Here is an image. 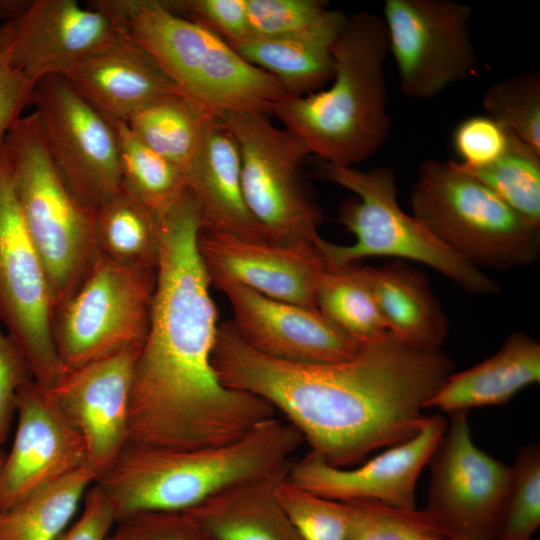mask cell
<instances>
[{"label":"cell","mask_w":540,"mask_h":540,"mask_svg":"<svg viewBox=\"0 0 540 540\" xmlns=\"http://www.w3.org/2000/svg\"><path fill=\"white\" fill-rule=\"evenodd\" d=\"M200 228L188 189L160 216L156 287L133 370L128 442L173 448L221 445L276 416L263 399L224 386L214 370L219 325L198 248Z\"/></svg>","instance_id":"cell-1"},{"label":"cell","mask_w":540,"mask_h":540,"mask_svg":"<svg viewBox=\"0 0 540 540\" xmlns=\"http://www.w3.org/2000/svg\"><path fill=\"white\" fill-rule=\"evenodd\" d=\"M212 364L224 386L269 403L310 452L338 468L416 435L427 402L454 370L441 349L415 348L390 332L344 361H282L246 345L232 322L218 326Z\"/></svg>","instance_id":"cell-2"},{"label":"cell","mask_w":540,"mask_h":540,"mask_svg":"<svg viewBox=\"0 0 540 540\" xmlns=\"http://www.w3.org/2000/svg\"><path fill=\"white\" fill-rule=\"evenodd\" d=\"M299 432L274 416L225 444L194 448L128 442L95 481L116 522L145 511H187L235 483L290 464Z\"/></svg>","instance_id":"cell-3"},{"label":"cell","mask_w":540,"mask_h":540,"mask_svg":"<svg viewBox=\"0 0 540 540\" xmlns=\"http://www.w3.org/2000/svg\"><path fill=\"white\" fill-rule=\"evenodd\" d=\"M388 53L382 17L369 12L347 16L332 47V84L306 95L285 94L272 114L325 163L352 166L370 158L391 129Z\"/></svg>","instance_id":"cell-4"},{"label":"cell","mask_w":540,"mask_h":540,"mask_svg":"<svg viewBox=\"0 0 540 540\" xmlns=\"http://www.w3.org/2000/svg\"><path fill=\"white\" fill-rule=\"evenodd\" d=\"M89 3L150 53L180 94L213 115H267L286 94L276 78L247 62L214 32L172 12L164 1Z\"/></svg>","instance_id":"cell-5"},{"label":"cell","mask_w":540,"mask_h":540,"mask_svg":"<svg viewBox=\"0 0 540 540\" xmlns=\"http://www.w3.org/2000/svg\"><path fill=\"white\" fill-rule=\"evenodd\" d=\"M2 155L56 308L77 291L101 257L95 212L80 203L61 178L36 111L7 132Z\"/></svg>","instance_id":"cell-6"},{"label":"cell","mask_w":540,"mask_h":540,"mask_svg":"<svg viewBox=\"0 0 540 540\" xmlns=\"http://www.w3.org/2000/svg\"><path fill=\"white\" fill-rule=\"evenodd\" d=\"M410 203L418 221L479 269L528 266L540 256V226L512 209L456 161H424Z\"/></svg>","instance_id":"cell-7"},{"label":"cell","mask_w":540,"mask_h":540,"mask_svg":"<svg viewBox=\"0 0 540 540\" xmlns=\"http://www.w3.org/2000/svg\"><path fill=\"white\" fill-rule=\"evenodd\" d=\"M323 177L356 197L345 201L339 220L355 236L351 245H338L319 236L315 245L327 265L345 266L367 257H394L425 264L471 294H493L498 285L441 243L397 202L393 170L388 166L361 171L325 163Z\"/></svg>","instance_id":"cell-8"},{"label":"cell","mask_w":540,"mask_h":540,"mask_svg":"<svg viewBox=\"0 0 540 540\" xmlns=\"http://www.w3.org/2000/svg\"><path fill=\"white\" fill-rule=\"evenodd\" d=\"M156 274L101 255L77 291L54 310L53 338L64 371L141 349Z\"/></svg>","instance_id":"cell-9"},{"label":"cell","mask_w":540,"mask_h":540,"mask_svg":"<svg viewBox=\"0 0 540 540\" xmlns=\"http://www.w3.org/2000/svg\"><path fill=\"white\" fill-rule=\"evenodd\" d=\"M221 119L239 148L245 202L269 240L314 244L322 217L300 177L310 154L304 142L263 114L226 113Z\"/></svg>","instance_id":"cell-10"},{"label":"cell","mask_w":540,"mask_h":540,"mask_svg":"<svg viewBox=\"0 0 540 540\" xmlns=\"http://www.w3.org/2000/svg\"><path fill=\"white\" fill-rule=\"evenodd\" d=\"M55 304L31 241L0 148V322L28 363L36 383L50 389L61 378L53 338Z\"/></svg>","instance_id":"cell-11"},{"label":"cell","mask_w":540,"mask_h":540,"mask_svg":"<svg viewBox=\"0 0 540 540\" xmlns=\"http://www.w3.org/2000/svg\"><path fill=\"white\" fill-rule=\"evenodd\" d=\"M32 105L61 178L95 212L122 190L115 120L58 76L35 84Z\"/></svg>","instance_id":"cell-12"},{"label":"cell","mask_w":540,"mask_h":540,"mask_svg":"<svg viewBox=\"0 0 540 540\" xmlns=\"http://www.w3.org/2000/svg\"><path fill=\"white\" fill-rule=\"evenodd\" d=\"M425 511L447 540H497L511 468L473 441L467 412L449 414L434 450Z\"/></svg>","instance_id":"cell-13"},{"label":"cell","mask_w":540,"mask_h":540,"mask_svg":"<svg viewBox=\"0 0 540 540\" xmlns=\"http://www.w3.org/2000/svg\"><path fill=\"white\" fill-rule=\"evenodd\" d=\"M472 15L468 4L451 0L384 2L388 48L404 95L431 99L474 72Z\"/></svg>","instance_id":"cell-14"},{"label":"cell","mask_w":540,"mask_h":540,"mask_svg":"<svg viewBox=\"0 0 540 540\" xmlns=\"http://www.w3.org/2000/svg\"><path fill=\"white\" fill-rule=\"evenodd\" d=\"M447 424L448 420L440 414L426 416L412 438L389 447L357 467L338 468L309 452L291 463L288 478L315 494L337 501H373L416 508L418 478Z\"/></svg>","instance_id":"cell-15"},{"label":"cell","mask_w":540,"mask_h":540,"mask_svg":"<svg viewBox=\"0 0 540 540\" xmlns=\"http://www.w3.org/2000/svg\"><path fill=\"white\" fill-rule=\"evenodd\" d=\"M17 425L0 469V511L86 465L82 438L34 379L17 396Z\"/></svg>","instance_id":"cell-16"},{"label":"cell","mask_w":540,"mask_h":540,"mask_svg":"<svg viewBox=\"0 0 540 540\" xmlns=\"http://www.w3.org/2000/svg\"><path fill=\"white\" fill-rule=\"evenodd\" d=\"M198 248L211 284L234 282L275 300L317 309L316 293L327 264L315 243L200 232Z\"/></svg>","instance_id":"cell-17"},{"label":"cell","mask_w":540,"mask_h":540,"mask_svg":"<svg viewBox=\"0 0 540 540\" xmlns=\"http://www.w3.org/2000/svg\"><path fill=\"white\" fill-rule=\"evenodd\" d=\"M139 351L119 353L66 370L47 389L82 438L86 465L97 479L128 443L129 399Z\"/></svg>","instance_id":"cell-18"},{"label":"cell","mask_w":540,"mask_h":540,"mask_svg":"<svg viewBox=\"0 0 540 540\" xmlns=\"http://www.w3.org/2000/svg\"><path fill=\"white\" fill-rule=\"evenodd\" d=\"M227 297L239 337L253 350L282 361L335 363L362 347L318 309L266 297L234 282L216 286Z\"/></svg>","instance_id":"cell-19"},{"label":"cell","mask_w":540,"mask_h":540,"mask_svg":"<svg viewBox=\"0 0 540 540\" xmlns=\"http://www.w3.org/2000/svg\"><path fill=\"white\" fill-rule=\"evenodd\" d=\"M11 26V62L33 84L66 78L117 33L105 13L75 0H31Z\"/></svg>","instance_id":"cell-20"},{"label":"cell","mask_w":540,"mask_h":540,"mask_svg":"<svg viewBox=\"0 0 540 540\" xmlns=\"http://www.w3.org/2000/svg\"><path fill=\"white\" fill-rule=\"evenodd\" d=\"M64 79L105 115L124 122L178 92L157 60L119 31Z\"/></svg>","instance_id":"cell-21"},{"label":"cell","mask_w":540,"mask_h":540,"mask_svg":"<svg viewBox=\"0 0 540 540\" xmlns=\"http://www.w3.org/2000/svg\"><path fill=\"white\" fill-rule=\"evenodd\" d=\"M185 182L198 209L200 232L269 240L245 202L239 148L221 116L206 121Z\"/></svg>","instance_id":"cell-22"},{"label":"cell","mask_w":540,"mask_h":540,"mask_svg":"<svg viewBox=\"0 0 540 540\" xmlns=\"http://www.w3.org/2000/svg\"><path fill=\"white\" fill-rule=\"evenodd\" d=\"M291 463L228 486L186 512L205 540H301L278 497Z\"/></svg>","instance_id":"cell-23"},{"label":"cell","mask_w":540,"mask_h":540,"mask_svg":"<svg viewBox=\"0 0 540 540\" xmlns=\"http://www.w3.org/2000/svg\"><path fill=\"white\" fill-rule=\"evenodd\" d=\"M346 17L341 11L327 9L300 31L247 38L230 46L247 62L276 78L286 94L306 95L332 79V47Z\"/></svg>","instance_id":"cell-24"},{"label":"cell","mask_w":540,"mask_h":540,"mask_svg":"<svg viewBox=\"0 0 540 540\" xmlns=\"http://www.w3.org/2000/svg\"><path fill=\"white\" fill-rule=\"evenodd\" d=\"M540 381V344L524 332L510 334L501 348L481 363L450 374L427 402L448 414L506 403Z\"/></svg>","instance_id":"cell-25"},{"label":"cell","mask_w":540,"mask_h":540,"mask_svg":"<svg viewBox=\"0 0 540 540\" xmlns=\"http://www.w3.org/2000/svg\"><path fill=\"white\" fill-rule=\"evenodd\" d=\"M357 269L393 336L415 348L440 349L448 322L422 272L398 260Z\"/></svg>","instance_id":"cell-26"},{"label":"cell","mask_w":540,"mask_h":540,"mask_svg":"<svg viewBox=\"0 0 540 540\" xmlns=\"http://www.w3.org/2000/svg\"><path fill=\"white\" fill-rule=\"evenodd\" d=\"M96 479L85 465L0 511V540H55L71 524Z\"/></svg>","instance_id":"cell-27"},{"label":"cell","mask_w":540,"mask_h":540,"mask_svg":"<svg viewBox=\"0 0 540 540\" xmlns=\"http://www.w3.org/2000/svg\"><path fill=\"white\" fill-rule=\"evenodd\" d=\"M160 216L121 190L95 211L101 255L127 267L157 269Z\"/></svg>","instance_id":"cell-28"},{"label":"cell","mask_w":540,"mask_h":540,"mask_svg":"<svg viewBox=\"0 0 540 540\" xmlns=\"http://www.w3.org/2000/svg\"><path fill=\"white\" fill-rule=\"evenodd\" d=\"M211 116L214 115L177 92L145 107L126 123L141 141L174 164L185 177Z\"/></svg>","instance_id":"cell-29"},{"label":"cell","mask_w":540,"mask_h":540,"mask_svg":"<svg viewBox=\"0 0 540 540\" xmlns=\"http://www.w3.org/2000/svg\"><path fill=\"white\" fill-rule=\"evenodd\" d=\"M317 309L360 344L389 333L377 302L356 264L327 265L316 293Z\"/></svg>","instance_id":"cell-30"},{"label":"cell","mask_w":540,"mask_h":540,"mask_svg":"<svg viewBox=\"0 0 540 540\" xmlns=\"http://www.w3.org/2000/svg\"><path fill=\"white\" fill-rule=\"evenodd\" d=\"M115 125L122 190L163 214L186 189L183 173L141 141L126 122L115 120Z\"/></svg>","instance_id":"cell-31"},{"label":"cell","mask_w":540,"mask_h":540,"mask_svg":"<svg viewBox=\"0 0 540 540\" xmlns=\"http://www.w3.org/2000/svg\"><path fill=\"white\" fill-rule=\"evenodd\" d=\"M505 152L490 164L469 167L457 162L516 212L540 226V152L508 132Z\"/></svg>","instance_id":"cell-32"},{"label":"cell","mask_w":540,"mask_h":540,"mask_svg":"<svg viewBox=\"0 0 540 540\" xmlns=\"http://www.w3.org/2000/svg\"><path fill=\"white\" fill-rule=\"evenodd\" d=\"M486 115L540 152V76L526 71L488 86L482 98Z\"/></svg>","instance_id":"cell-33"},{"label":"cell","mask_w":540,"mask_h":540,"mask_svg":"<svg viewBox=\"0 0 540 540\" xmlns=\"http://www.w3.org/2000/svg\"><path fill=\"white\" fill-rule=\"evenodd\" d=\"M511 468L497 540H531L540 525V448L522 447Z\"/></svg>","instance_id":"cell-34"},{"label":"cell","mask_w":540,"mask_h":540,"mask_svg":"<svg viewBox=\"0 0 540 540\" xmlns=\"http://www.w3.org/2000/svg\"><path fill=\"white\" fill-rule=\"evenodd\" d=\"M278 497L301 540H348L351 507L315 494L289 480L278 488Z\"/></svg>","instance_id":"cell-35"},{"label":"cell","mask_w":540,"mask_h":540,"mask_svg":"<svg viewBox=\"0 0 540 540\" xmlns=\"http://www.w3.org/2000/svg\"><path fill=\"white\" fill-rule=\"evenodd\" d=\"M348 503L351 507L348 540H447L425 509L373 501Z\"/></svg>","instance_id":"cell-36"},{"label":"cell","mask_w":540,"mask_h":540,"mask_svg":"<svg viewBox=\"0 0 540 540\" xmlns=\"http://www.w3.org/2000/svg\"><path fill=\"white\" fill-rule=\"evenodd\" d=\"M327 10L322 0H247L249 38H271L300 31Z\"/></svg>","instance_id":"cell-37"},{"label":"cell","mask_w":540,"mask_h":540,"mask_svg":"<svg viewBox=\"0 0 540 540\" xmlns=\"http://www.w3.org/2000/svg\"><path fill=\"white\" fill-rule=\"evenodd\" d=\"M174 13L217 34L229 45L249 38L247 0L164 1Z\"/></svg>","instance_id":"cell-38"},{"label":"cell","mask_w":540,"mask_h":540,"mask_svg":"<svg viewBox=\"0 0 540 540\" xmlns=\"http://www.w3.org/2000/svg\"><path fill=\"white\" fill-rule=\"evenodd\" d=\"M186 511H145L118 520L106 540H202Z\"/></svg>","instance_id":"cell-39"},{"label":"cell","mask_w":540,"mask_h":540,"mask_svg":"<svg viewBox=\"0 0 540 540\" xmlns=\"http://www.w3.org/2000/svg\"><path fill=\"white\" fill-rule=\"evenodd\" d=\"M508 131L487 115L465 118L453 132V146L461 164L480 167L492 163L506 150Z\"/></svg>","instance_id":"cell-40"},{"label":"cell","mask_w":540,"mask_h":540,"mask_svg":"<svg viewBox=\"0 0 540 540\" xmlns=\"http://www.w3.org/2000/svg\"><path fill=\"white\" fill-rule=\"evenodd\" d=\"M11 23L0 25V148L11 127L33 104L35 84L11 62Z\"/></svg>","instance_id":"cell-41"},{"label":"cell","mask_w":540,"mask_h":540,"mask_svg":"<svg viewBox=\"0 0 540 540\" xmlns=\"http://www.w3.org/2000/svg\"><path fill=\"white\" fill-rule=\"evenodd\" d=\"M34 379L27 361L0 327V450L7 441L22 386Z\"/></svg>","instance_id":"cell-42"},{"label":"cell","mask_w":540,"mask_h":540,"mask_svg":"<svg viewBox=\"0 0 540 540\" xmlns=\"http://www.w3.org/2000/svg\"><path fill=\"white\" fill-rule=\"evenodd\" d=\"M82 505L78 518L55 540H106L116 519L112 507L96 483L86 492Z\"/></svg>","instance_id":"cell-43"},{"label":"cell","mask_w":540,"mask_h":540,"mask_svg":"<svg viewBox=\"0 0 540 540\" xmlns=\"http://www.w3.org/2000/svg\"><path fill=\"white\" fill-rule=\"evenodd\" d=\"M31 0H0V19L4 23L15 22L29 7Z\"/></svg>","instance_id":"cell-44"},{"label":"cell","mask_w":540,"mask_h":540,"mask_svg":"<svg viewBox=\"0 0 540 540\" xmlns=\"http://www.w3.org/2000/svg\"><path fill=\"white\" fill-rule=\"evenodd\" d=\"M4 457H5V454L3 453L2 450H0V469H1L2 465H3Z\"/></svg>","instance_id":"cell-45"},{"label":"cell","mask_w":540,"mask_h":540,"mask_svg":"<svg viewBox=\"0 0 540 540\" xmlns=\"http://www.w3.org/2000/svg\"><path fill=\"white\" fill-rule=\"evenodd\" d=\"M202 540H205V539H202Z\"/></svg>","instance_id":"cell-46"}]
</instances>
